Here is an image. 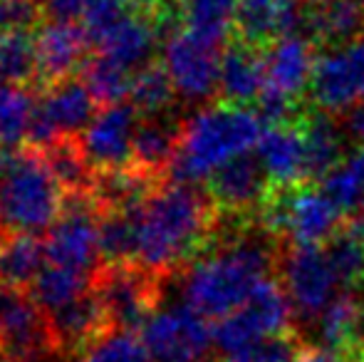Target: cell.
Returning a JSON list of instances; mask_svg holds the SVG:
<instances>
[{"mask_svg":"<svg viewBox=\"0 0 364 362\" xmlns=\"http://www.w3.org/2000/svg\"><path fill=\"white\" fill-rule=\"evenodd\" d=\"M97 100L92 97L85 80H65V82L43 87V95L35 100L30 144L45 147L65 137H80L95 119Z\"/></svg>","mask_w":364,"mask_h":362,"instance_id":"13","label":"cell"},{"mask_svg":"<svg viewBox=\"0 0 364 362\" xmlns=\"http://www.w3.org/2000/svg\"><path fill=\"white\" fill-rule=\"evenodd\" d=\"M270 179L265 174L260 159H250L248 154L228 161L208 179V196L223 216H248L260 211L270 193Z\"/></svg>","mask_w":364,"mask_h":362,"instance_id":"19","label":"cell"},{"mask_svg":"<svg viewBox=\"0 0 364 362\" xmlns=\"http://www.w3.org/2000/svg\"><path fill=\"white\" fill-rule=\"evenodd\" d=\"M141 115L132 102L109 105L97 112L95 119L82 132L80 142L95 171L124 169L132 166L134 154V134L139 127Z\"/></svg>","mask_w":364,"mask_h":362,"instance_id":"16","label":"cell"},{"mask_svg":"<svg viewBox=\"0 0 364 362\" xmlns=\"http://www.w3.org/2000/svg\"><path fill=\"white\" fill-rule=\"evenodd\" d=\"M48 263L95 275L100 271V206L92 193H65L63 213L45 238Z\"/></svg>","mask_w":364,"mask_h":362,"instance_id":"9","label":"cell"},{"mask_svg":"<svg viewBox=\"0 0 364 362\" xmlns=\"http://www.w3.org/2000/svg\"><path fill=\"white\" fill-rule=\"evenodd\" d=\"M139 338L151 362H203L213 348V330L191 305L159 308L141 325Z\"/></svg>","mask_w":364,"mask_h":362,"instance_id":"11","label":"cell"},{"mask_svg":"<svg viewBox=\"0 0 364 362\" xmlns=\"http://www.w3.org/2000/svg\"><path fill=\"white\" fill-rule=\"evenodd\" d=\"M38 149L43 151L50 171L65 193H92L97 171L82 149L80 137L55 139L45 147H38Z\"/></svg>","mask_w":364,"mask_h":362,"instance_id":"29","label":"cell"},{"mask_svg":"<svg viewBox=\"0 0 364 362\" xmlns=\"http://www.w3.org/2000/svg\"><path fill=\"white\" fill-rule=\"evenodd\" d=\"M327 251H330L347 288L364 283V246L355 233L340 231L332 241H327Z\"/></svg>","mask_w":364,"mask_h":362,"instance_id":"39","label":"cell"},{"mask_svg":"<svg viewBox=\"0 0 364 362\" xmlns=\"http://www.w3.org/2000/svg\"><path fill=\"white\" fill-rule=\"evenodd\" d=\"M164 68L171 78L178 95L188 102H201L218 90L220 75V55L218 48L201 43L186 33L183 28H176L164 38Z\"/></svg>","mask_w":364,"mask_h":362,"instance_id":"15","label":"cell"},{"mask_svg":"<svg viewBox=\"0 0 364 362\" xmlns=\"http://www.w3.org/2000/svg\"><path fill=\"white\" fill-rule=\"evenodd\" d=\"M342 213L322 188L297 183L270 188L258 211V223L270 238H285L295 246H320L340 233Z\"/></svg>","mask_w":364,"mask_h":362,"instance_id":"6","label":"cell"},{"mask_svg":"<svg viewBox=\"0 0 364 362\" xmlns=\"http://www.w3.org/2000/svg\"><path fill=\"white\" fill-rule=\"evenodd\" d=\"M220 211L193 183L161 181L136 211V263L156 275L186 268L213 246Z\"/></svg>","mask_w":364,"mask_h":362,"instance_id":"2","label":"cell"},{"mask_svg":"<svg viewBox=\"0 0 364 362\" xmlns=\"http://www.w3.org/2000/svg\"><path fill=\"white\" fill-rule=\"evenodd\" d=\"M30 362H75V360L65 358V355H60V353H53V355H48V358H40V360H30Z\"/></svg>","mask_w":364,"mask_h":362,"instance_id":"47","label":"cell"},{"mask_svg":"<svg viewBox=\"0 0 364 362\" xmlns=\"http://www.w3.org/2000/svg\"><path fill=\"white\" fill-rule=\"evenodd\" d=\"M92 288H95V275L48 263L38 275V280L30 285V293L35 295L45 313H53V310L73 303L80 295L90 293Z\"/></svg>","mask_w":364,"mask_h":362,"instance_id":"33","label":"cell"},{"mask_svg":"<svg viewBox=\"0 0 364 362\" xmlns=\"http://www.w3.org/2000/svg\"><path fill=\"white\" fill-rule=\"evenodd\" d=\"M265 129L258 112L243 105H208L183 122L181 147L168 169V181L196 183L260 144Z\"/></svg>","mask_w":364,"mask_h":362,"instance_id":"3","label":"cell"},{"mask_svg":"<svg viewBox=\"0 0 364 362\" xmlns=\"http://www.w3.org/2000/svg\"><path fill=\"white\" fill-rule=\"evenodd\" d=\"M292 362H352V358L335 353L330 348H322V345H300Z\"/></svg>","mask_w":364,"mask_h":362,"instance_id":"43","label":"cell"},{"mask_svg":"<svg viewBox=\"0 0 364 362\" xmlns=\"http://www.w3.org/2000/svg\"><path fill=\"white\" fill-rule=\"evenodd\" d=\"M136 208H119V211H100V251L105 266H122L136 263Z\"/></svg>","mask_w":364,"mask_h":362,"instance_id":"31","label":"cell"},{"mask_svg":"<svg viewBox=\"0 0 364 362\" xmlns=\"http://www.w3.org/2000/svg\"><path fill=\"white\" fill-rule=\"evenodd\" d=\"M307 38L325 45H345L364 30V0H332L305 15Z\"/></svg>","mask_w":364,"mask_h":362,"instance_id":"26","label":"cell"},{"mask_svg":"<svg viewBox=\"0 0 364 362\" xmlns=\"http://www.w3.org/2000/svg\"><path fill=\"white\" fill-rule=\"evenodd\" d=\"M82 362H151L134 330H109Z\"/></svg>","mask_w":364,"mask_h":362,"instance_id":"38","label":"cell"},{"mask_svg":"<svg viewBox=\"0 0 364 362\" xmlns=\"http://www.w3.org/2000/svg\"><path fill=\"white\" fill-rule=\"evenodd\" d=\"M65 191L38 147L0 149V236H40L63 213Z\"/></svg>","mask_w":364,"mask_h":362,"instance_id":"4","label":"cell"},{"mask_svg":"<svg viewBox=\"0 0 364 362\" xmlns=\"http://www.w3.org/2000/svg\"><path fill=\"white\" fill-rule=\"evenodd\" d=\"M176 87L168 78L166 68L159 63H149L139 73H134L129 90V102L141 117H159L171 115L173 100H176Z\"/></svg>","mask_w":364,"mask_h":362,"instance_id":"35","label":"cell"},{"mask_svg":"<svg viewBox=\"0 0 364 362\" xmlns=\"http://www.w3.org/2000/svg\"><path fill=\"white\" fill-rule=\"evenodd\" d=\"M38 0H0V33L5 30H33L38 25Z\"/></svg>","mask_w":364,"mask_h":362,"instance_id":"41","label":"cell"},{"mask_svg":"<svg viewBox=\"0 0 364 362\" xmlns=\"http://www.w3.org/2000/svg\"><path fill=\"white\" fill-rule=\"evenodd\" d=\"M347 127H350V134L355 137V139H360L362 144H364V100L355 107V110H352Z\"/></svg>","mask_w":364,"mask_h":362,"instance_id":"44","label":"cell"},{"mask_svg":"<svg viewBox=\"0 0 364 362\" xmlns=\"http://www.w3.org/2000/svg\"><path fill=\"white\" fill-rule=\"evenodd\" d=\"M290 298L273 278H268L250 300L225 315L213 328V348L223 362H260L268 343L290 335Z\"/></svg>","mask_w":364,"mask_h":362,"instance_id":"5","label":"cell"},{"mask_svg":"<svg viewBox=\"0 0 364 362\" xmlns=\"http://www.w3.org/2000/svg\"><path fill=\"white\" fill-rule=\"evenodd\" d=\"M362 300L352 293H342L325 308V313L317 318V338L322 348H330L342 353L352 362H360L355 350L357 338V320H360Z\"/></svg>","mask_w":364,"mask_h":362,"instance_id":"30","label":"cell"},{"mask_svg":"<svg viewBox=\"0 0 364 362\" xmlns=\"http://www.w3.org/2000/svg\"><path fill=\"white\" fill-rule=\"evenodd\" d=\"M322 191L342 208L357 211L364 201V147L352 151L322 179Z\"/></svg>","mask_w":364,"mask_h":362,"instance_id":"37","label":"cell"},{"mask_svg":"<svg viewBox=\"0 0 364 362\" xmlns=\"http://www.w3.org/2000/svg\"><path fill=\"white\" fill-rule=\"evenodd\" d=\"M127 10H129L127 0H92V3L87 5L85 15L80 18V23L85 25L87 35H90L92 45H95V40L100 38V35H105Z\"/></svg>","mask_w":364,"mask_h":362,"instance_id":"40","label":"cell"},{"mask_svg":"<svg viewBox=\"0 0 364 362\" xmlns=\"http://www.w3.org/2000/svg\"><path fill=\"white\" fill-rule=\"evenodd\" d=\"M302 134L307 149V179H325L345 156H342V132L325 112H300Z\"/></svg>","mask_w":364,"mask_h":362,"instance_id":"28","label":"cell"},{"mask_svg":"<svg viewBox=\"0 0 364 362\" xmlns=\"http://www.w3.org/2000/svg\"><path fill=\"white\" fill-rule=\"evenodd\" d=\"M82 80L90 87L97 105L109 107V105H119V102H129L134 73H129L122 65L112 63V60L95 53L87 60L85 68H82Z\"/></svg>","mask_w":364,"mask_h":362,"instance_id":"36","label":"cell"},{"mask_svg":"<svg viewBox=\"0 0 364 362\" xmlns=\"http://www.w3.org/2000/svg\"><path fill=\"white\" fill-rule=\"evenodd\" d=\"M258 159L275 188L297 186L307 181V149L302 124L283 122L265 129L258 144Z\"/></svg>","mask_w":364,"mask_h":362,"instance_id":"21","label":"cell"},{"mask_svg":"<svg viewBox=\"0 0 364 362\" xmlns=\"http://www.w3.org/2000/svg\"><path fill=\"white\" fill-rule=\"evenodd\" d=\"M92 0H38L43 15L50 20H77L85 15Z\"/></svg>","mask_w":364,"mask_h":362,"instance_id":"42","label":"cell"},{"mask_svg":"<svg viewBox=\"0 0 364 362\" xmlns=\"http://www.w3.org/2000/svg\"><path fill=\"white\" fill-rule=\"evenodd\" d=\"M265 90V58L260 48L235 40L220 55L218 92L230 105H248L260 100Z\"/></svg>","mask_w":364,"mask_h":362,"instance_id":"24","label":"cell"},{"mask_svg":"<svg viewBox=\"0 0 364 362\" xmlns=\"http://www.w3.org/2000/svg\"><path fill=\"white\" fill-rule=\"evenodd\" d=\"M161 278L139 263L102 266L95 273V293L114 330H141L159 310Z\"/></svg>","mask_w":364,"mask_h":362,"instance_id":"8","label":"cell"},{"mask_svg":"<svg viewBox=\"0 0 364 362\" xmlns=\"http://www.w3.org/2000/svg\"><path fill=\"white\" fill-rule=\"evenodd\" d=\"M285 293L300 320H317L347 288L327 246H295L280 258Z\"/></svg>","mask_w":364,"mask_h":362,"instance_id":"10","label":"cell"},{"mask_svg":"<svg viewBox=\"0 0 364 362\" xmlns=\"http://www.w3.org/2000/svg\"><path fill=\"white\" fill-rule=\"evenodd\" d=\"M310 100L325 115H340L360 105L364 100V43L335 45L317 60Z\"/></svg>","mask_w":364,"mask_h":362,"instance_id":"14","label":"cell"},{"mask_svg":"<svg viewBox=\"0 0 364 362\" xmlns=\"http://www.w3.org/2000/svg\"><path fill=\"white\" fill-rule=\"evenodd\" d=\"M0 353L8 362H30L58 353L48 313L35 295L0 283Z\"/></svg>","mask_w":364,"mask_h":362,"instance_id":"12","label":"cell"},{"mask_svg":"<svg viewBox=\"0 0 364 362\" xmlns=\"http://www.w3.org/2000/svg\"><path fill=\"white\" fill-rule=\"evenodd\" d=\"M355 350L360 362H364V300L360 308V320H357V338H355Z\"/></svg>","mask_w":364,"mask_h":362,"instance_id":"45","label":"cell"},{"mask_svg":"<svg viewBox=\"0 0 364 362\" xmlns=\"http://www.w3.org/2000/svg\"><path fill=\"white\" fill-rule=\"evenodd\" d=\"M181 129L183 124L173 119V115L141 117L134 134L132 166L154 179H164L181 147Z\"/></svg>","mask_w":364,"mask_h":362,"instance_id":"23","label":"cell"},{"mask_svg":"<svg viewBox=\"0 0 364 362\" xmlns=\"http://www.w3.org/2000/svg\"><path fill=\"white\" fill-rule=\"evenodd\" d=\"M350 231L355 233L357 238H360V243L364 246V201H362V206L355 211V218H352V226H350Z\"/></svg>","mask_w":364,"mask_h":362,"instance_id":"46","label":"cell"},{"mask_svg":"<svg viewBox=\"0 0 364 362\" xmlns=\"http://www.w3.org/2000/svg\"><path fill=\"white\" fill-rule=\"evenodd\" d=\"M240 0H178V23L201 43L220 48L235 28Z\"/></svg>","mask_w":364,"mask_h":362,"instance_id":"25","label":"cell"},{"mask_svg":"<svg viewBox=\"0 0 364 362\" xmlns=\"http://www.w3.org/2000/svg\"><path fill=\"white\" fill-rule=\"evenodd\" d=\"M305 15L297 0H240L235 30L238 40L253 48H270L275 40L297 33Z\"/></svg>","mask_w":364,"mask_h":362,"instance_id":"22","label":"cell"},{"mask_svg":"<svg viewBox=\"0 0 364 362\" xmlns=\"http://www.w3.org/2000/svg\"><path fill=\"white\" fill-rule=\"evenodd\" d=\"M35 100L28 87L0 82V149L20 147L30 137Z\"/></svg>","mask_w":364,"mask_h":362,"instance_id":"34","label":"cell"},{"mask_svg":"<svg viewBox=\"0 0 364 362\" xmlns=\"http://www.w3.org/2000/svg\"><path fill=\"white\" fill-rule=\"evenodd\" d=\"M48 320L55 350L70 360L85 358L109 330H114L109 325V318H107L95 288L90 293L80 295L73 303L48 313Z\"/></svg>","mask_w":364,"mask_h":362,"instance_id":"18","label":"cell"},{"mask_svg":"<svg viewBox=\"0 0 364 362\" xmlns=\"http://www.w3.org/2000/svg\"><path fill=\"white\" fill-rule=\"evenodd\" d=\"M315 40L292 33L275 40L265 53V90L258 105L263 122L283 124L300 117L297 100L310 87L315 73Z\"/></svg>","mask_w":364,"mask_h":362,"instance_id":"7","label":"cell"},{"mask_svg":"<svg viewBox=\"0 0 364 362\" xmlns=\"http://www.w3.org/2000/svg\"><path fill=\"white\" fill-rule=\"evenodd\" d=\"M218 223V236L206 253L188 263L181 275V298L203 318H225L250 300L270 278L273 248L263 236L250 233V221L228 216Z\"/></svg>","mask_w":364,"mask_h":362,"instance_id":"1","label":"cell"},{"mask_svg":"<svg viewBox=\"0 0 364 362\" xmlns=\"http://www.w3.org/2000/svg\"><path fill=\"white\" fill-rule=\"evenodd\" d=\"M302 3H310V5H327V3H332V0H302Z\"/></svg>","mask_w":364,"mask_h":362,"instance_id":"48","label":"cell"},{"mask_svg":"<svg viewBox=\"0 0 364 362\" xmlns=\"http://www.w3.org/2000/svg\"><path fill=\"white\" fill-rule=\"evenodd\" d=\"M48 266L45 241L28 233H3L0 236V283L28 288Z\"/></svg>","mask_w":364,"mask_h":362,"instance_id":"27","label":"cell"},{"mask_svg":"<svg viewBox=\"0 0 364 362\" xmlns=\"http://www.w3.org/2000/svg\"><path fill=\"white\" fill-rule=\"evenodd\" d=\"M0 82L18 87L38 85V45L33 30L0 33Z\"/></svg>","mask_w":364,"mask_h":362,"instance_id":"32","label":"cell"},{"mask_svg":"<svg viewBox=\"0 0 364 362\" xmlns=\"http://www.w3.org/2000/svg\"><path fill=\"white\" fill-rule=\"evenodd\" d=\"M35 45H38L40 87H50V85L75 78L92 58V40L85 25L77 20H48V23L38 25Z\"/></svg>","mask_w":364,"mask_h":362,"instance_id":"17","label":"cell"},{"mask_svg":"<svg viewBox=\"0 0 364 362\" xmlns=\"http://www.w3.org/2000/svg\"><path fill=\"white\" fill-rule=\"evenodd\" d=\"M161 38L159 25L151 15L139 10H127L105 35L95 40V53L112 63L122 65L129 73H139L151 63V55Z\"/></svg>","mask_w":364,"mask_h":362,"instance_id":"20","label":"cell"}]
</instances>
